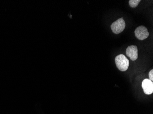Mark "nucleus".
<instances>
[{"mask_svg":"<svg viewBox=\"0 0 153 114\" xmlns=\"http://www.w3.org/2000/svg\"><path fill=\"white\" fill-rule=\"evenodd\" d=\"M115 63L117 67L120 71H125L128 68L129 61L123 54L117 56L115 58Z\"/></svg>","mask_w":153,"mask_h":114,"instance_id":"nucleus-1","label":"nucleus"},{"mask_svg":"<svg viewBox=\"0 0 153 114\" xmlns=\"http://www.w3.org/2000/svg\"><path fill=\"white\" fill-rule=\"evenodd\" d=\"M126 24L123 18H120L112 23L111 27L113 33L118 34L121 33L125 29Z\"/></svg>","mask_w":153,"mask_h":114,"instance_id":"nucleus-2","label":"nucleus"},{"mask_svg":"<svg viewBox=\"0 0 153 114\" xmlns=\"http://www.w3.org/2000/svg\"><path fill=\"white\" fill-rule=\"evenodd\" d=\"M136 37L140 40L146 39L149 35V32L146 27L143 26H140L136 29L134 31Z\"/></svg>","mask_w":153,"mask_h":114,"instance_id":"nucleus-3","label":"nucleus"},{"mask_svg":"<svg viewBox=\"0 0 153 114\" xmlns=\"http://www.w3.org/2000/svg\"><path fill=\"white\" fill-rule=\"evenodd\" d=\"M126 54L132 61L137 60L138 58V49L135 45L128 46L126 49Z\"/></svg>","mask_w":153,"mask_h":114,"instance_id":"nucleus-4","label":"nucleus"},{"mask_svg":"<svg viewBox=\"0 0 153 114\" xmlns=\"http://www.w3.org/2000/svg\"><path fill=\"white\" fill-rule=\"evenodd\" d=\"M143 92L146 95H149L153 93V83L148 79H145L142 84Z\"/></svg>","mask_w":153,"mask_h":114,"instance_id":"nucleus-5","label":"nucleus"},{"mask_svg":"<svg viewBox=\"0 0 153 114\" xmlns=\"http://www.w3.org/2000/svg\"><path fill=\"white\" fill-rule=\"evenodd\" d=\"M140 0H130L129 4L132 8H135L140 2Z\"/></svg>","mask_w":153,"mask_h":114,"instance_id":"nucleus-6","label":"nucleus"},{"mask_svg":"<svg viewBox=\"0 0 153 114\" xmlns=\"http://www.w3.org/2000/svg\"><path fill=\"white\" fill-rule=\"evenodd\" d=\"M149 79L153 82V69L150 70L149 74Z\"/></svg>","mask_w":153,"mask_h":114,"instance_id":"nucleus-7","label":"nucleus"}]
</instances>
